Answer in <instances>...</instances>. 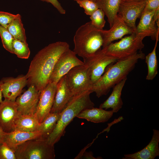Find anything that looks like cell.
Segmentation results:
<instances>
[{"instance_id":"cell-1","label":"cell","mask_w":159,"mask_h":159,"mask_svg":"<svg viewBox=\"0 0 159 159\" xmlns=\"http://www.w3.org/2000/svg\"><path fill=\"white\" fill-rule=\"evenodd\" d=\"M69 49L65 42L49 44L39 51L32 60L26 75L29 87L34 85L40 91L49 83L55 65L60 57Z\"/></svg>"},{"instance_id":"cell-2","label":"cell","mask_w":159,"mask_h":159,"mask_svg":"<svg viewBox=\"0 0 159 159\" xmlns=\"http://www.w3.org/2000/svg\"><path fill=\"white\" fill-rule=\"evenodd\" d=\"M145 54L141 52L123 59H119L106 68L100 78L92 84L90 89L99 98L107 95L111 88L127 78L133 69L138 60L145 59Z\"/></svg>"},{"instance_id":"cell-3","label":"cell","mask_w":159,"mask_h":159,"mask_svg":"<svg viewBox=\"0 0 159 159\" xmlns=\"http://www.w3.org/2000/svg\"><path fill=\"white\" fill-rule=\"evenodd\" d=\"M91 93L87 90L73 96L60 112L54 129L47 139L49 143L54 145L58 142L64 134L67 126L82 111L94 107L95 104L90 97Z\"/></svg>"},{"instance_id":"cell-4","label":"cell","mask_w":159,"mask_h":159,"mask_svg":"<svg viewBox=\"0 0 159 159\" xmlns=\"http://www.w3.org/2000/svg\"><path fill=\"white\" fill-rule=\"evenodd\" d=\"M73 51L83 59L91 56L101 49L103 44L101 30L97 29L90 21L79 27L74 37Z\"/></svg>"},{"instance_id":"cell-5","label":"cell","mask_w":159,"mask_h":159,"mask_svg":"<svg viewBox=\"0 0 159 159\" xmlns=\"http://www.w3.org/2000/svg\"><path fill=\"white\" fill-rule=\"evenodd\" d=\"M14 152L16 159H54L55 156L54 145L43 138L27 141Z\"/></svg>"},{"instance_id":"cell-6","label":"cell","mask_w":159,"mask_h":159,"mask_svg":"<svg viewBox=\"0 0 159 159\" xmlns=\"http://www.w3.org/2000/svg\"><path fill=\"white\" fill-rule=\"evenodd\" d=\"M145 37L134 32L118 42L111 43L102 50L105 54L118 60L125 58L140 51L144 47L143 41Z\"/></svg>"},{"instance_id":"cell-7","label":"cell","mask_w":159,"mask_h":159,"mask_svg":"<svg viewBox=\"0 0 159 159\" xmlns=\"http://www.w3.org/2000/svg\"><path fill=\"white\" fill-rule=\"evenodd\" d=\"M66 76L68 87L74 96L86 91H90L92 85L91 71L86 64H84L73 67Z\"/></svg>"},{"instance_id":"cell-8","label":"cell","mask_w":159,"mask_h":159,"mask_svg":"<svg viewBox=\"0 0 159 159\" xmlns=\"http://www.w3.org/2000/svg\"><path fill=\"white\" fill-rule=\"evenodd\" d=\"M147 0H122L119 6L117 16L135 31L136 21L140 18L144 9Z\"/></svg>"},{"instance_id":"cell-9","label":"cell","mask_w":159,"mask_h":159,"mask_svg":"<svg viewBox=\"0 0 159 159\" xmlns=\"http://www.w3.org/2000/svg\"><path fill=\"white\" fill-rule=\"evenodd\" d=\"M75 52L69 49L60 57L56 62L50 76L49 82L57 84L59 80L73 67L83 65Z\"/></svg>"},{"instance_id":"cell-10","label":"cell","mask_w":159,"mask_h":159,"mask_svg":"<svg viewBox=\"0 0 159 159\" xmlns=\"http://www.w3.org/2000/svg\"><path fill=\"white\" fill-rule=\"evenodd\" d=\"M118 60L105 54L101 49L90 57L84 59V63L90 69L92 84L102 75L108 66L115 63Z\"/></svg>"},{"instance_id":"cell-11","label":"cell","mask_w":159,"mask_h":159,"mask_svg":"<svg viewBox=\"0 0 159 159\" xmlns=\"http://www.w3.org/2000/svg\"><path fill=\"white\" fill-rule=\"evenodd\" d=\"M40 94V91L32 85L23 94L19 95L15 102L19 114L29 115L36 113Z\"/></svg>"},{"instance_id":"cell-12","label":"cell","mask_w":159,"mask_h":159,"mask_svg":"<svg viewBox=\"0 0 159 159\" xmlns=\"http://www.w3.org/2000/svg\"><path fill=\"white\" fill-rule=\"evenodd\" d=\"M57 84L49 82L40 91L36 113L39 123L42 122L50 113L57 90Z\"/></svg>"},{"instance_id":"cell-13","label":"cell","mask_w":159,"mask_h":159,"mask_svg":"<svg viewBox=\"0 0 159 159\" xmlns=\"http://www.w3.org/2000/svg\"><path fill=\"white\" fill-rule=\"evenodd\" d=\"M3 83L1 90L5 99L15 102L22 89L27 84L26 75H21L16 77H4L1 80Z\"/></svg>"},{"instance_id":"cell-14","label":"cell","mask_w":159,"mask_h":159,"mask_svg":"<svg viewBox=\"0 0 159 159\" xmlns=\"http://www.w3.org/2000/svg\"><path fill=\"white\" fill-rule=\"evenodd\" d=\"M19 114L15 101L4 99L0 103V124L4 132L15 130L14 121Z\"/></svg>"},{"instance_id":"cell-15","label":"cell","mask_w":159,"mask_h":159,"mask_svg":"<svg viewBox=\"0 0 159 159\" xmlns=\"http://www.w3.org/2000/svg\"><path fill=\"white\" fill-rule=\"evenodd\" d=\"M103 38V48L115 40L122 39L124 36L130 34L135 31L117 16L112 26L108 30H101Z\"/></svg>"},{"instance_id":"cell-16","label":"cell","mask_w":159,"mask_h":159,"mask_svg":"<svg viewBox=\"0 0 159 159\" xmlns=\"http://www.w3.org/2000/svg\"><path fill=\"white\" fill-rule=\"evenodd\" d=\"M156 10L150 11L144 10L140 18V21L136 26L135 31V32L145 37H150L153 40H156L159 37V28L158 27L153 19Z\"/></svg>"},{"instance_id":"cell-17","label":"cell","mask_w":159,"mask_h":159,"mask_svg":"<svg viewBox=\"0 0 159 159\" xmlns=\"http://www.w3.org/2000/svg\"><path fill=\"white\" fill-rule=\"evenodd\" d=\"M73 96L68 87L65 75L57 84L54 102L50 113H60Z\"/></svg>"},{"instance_id":"cell-18","label":"cell","mask_w":159,"mask_h":159,"mask_svg":"<svg viewBox=\"0 0 159 159\" xmlns=\"http://www.w3.org/2000/svg\"><path fill=\"white\" fill-rule=\"evenodd\" d=\"M159 131L153 130L152 138L144 148L134 153L125 154L124 159H154L159 156Z\"/></svg>"},{"instance_id":"cell-19","label":"cell","mask_w":159,"mask_h":159,"mask_svg":"<svg viewBox=\"0 0 159 159\" xmlns=\"http://www.w3.org/2000/svg\"><path fill=\"white\" fill-rule=\"evenodd\" d=\"M39 138H43L42 133L39 131L30 132L15 130L5 132L3 143L14 151L18 146L27 141Z\"/></svg>"},{"instance_id":"cell-20","label":"cell","mask_w":159,"mask_h":159,"mask_svg":"<svg viewBox=\"0 0 159 159\" xmlns=\"http://www.w3.org/2000/svg\"><path fill=\"white\" fill-rule=\"evenodd\" d=\"M127 78L117 83L112 88V91L108 98L100 105L99 108L107 110L111 108L114 113L117 112L123 105L121 98L123 88Z\"/></svg>"},{"instance_id":"cell-21","label":"cell","mask_w":159,"mask_h":159,"mask_svg":"<svg viewBox=\"0 0 159 159\" xmlns=\"http://www.w3.org/2000/svg\"><path fill=\"white\" fill-rule=\"evenodd\" d=\"M113 113L112 110L107 111L94 107L83 110L76 117L94 123H103L107 121L112 117Z\"/></svg>"},{"instance_id":"cell-22","label":"cell","mask_w":159,"mask_h":159,"mask_svg":"<svg viewBox=\"0 0 159 159\" xmlns=\"http://www.w3.org/2000/svg\"><path fill=\"white\" fill-rule=\"evenodd\" d=\"M39 124L36 113L29 115L19 114L14 121L15 130L34 132L38 131Z\"/></svg>"},{"instance_id":"cell-23","label":"cell","mask_w":159,"mask_h":159,"mask_svg":"<svg viewBox=\"0 0 159 159\" xmlns=\"http://www.w3.org/2000/svg\"><path fill=\"white\" fill-rule=\"evenodd\" d=\"M122 0H96L95 1L99 8L102 9L111 27L117 16L120 5Z\"/></svg>"},{"instance_id":"cell-24","label":"cell","mask_w":159,"mask_h":159,"mask_svg":"<svg viewBox=\"0 0 159 159\" xmlns=\"http://www.w3.org/2000/svg\"><path fill=\"white\" fill-rule=\"evenodd\" d=\"M60 113H50L44 120L40 123L37 131L42 133L43 138L47 140L52 132L59 119Z\"/></svg>"},{"instance_id":"cell-25","label":"cell","mask_w":159,"mask_h":159,"mask_svg":"<svg viewBox=\"0 0 159 159\" xmlns=\"http://www.w3.org/2000/svg\"><path fill=\"white\" fill-rule=\"evenodd\" d=\"M155 43L152 51L145 56V62L148 67V73L146 80H151L154 79L158 73V62L156 54V49L159 37L156 39Z\"/></svg>"},{"instance_id":"cell-26","label":"cell","mask_w":159,"mask_h":159,"mask_svg":"<svg viewBox=\"0 0 159 159\" xmlns=\"http://www.w3.org/2000/svg\"><path fill=\"white\" fill-rule=\"evenodd\" d=\"M7 29L14 39L27 43L25 30L20 14H16Z\"/></svg>"},{"instance_id":"cell-27","label":"cell","mask_w":159,"mask_h":159,"mask_svg":"<svg viewBox=\"0 0 159 159\" xmlns=\"http://www.w3.org/2000/svg\"><path fill=\"white\" fill-rule=\"evenodd\" d=\"M12 47L13 54L18 57L23 59L29 58L30 51L27 43L14 39Z\"/></svg>"},{"instance_id":"cell-28","label":"cell","mask_w":159,"mask_h":159,"mask_svg":"<svg viewBox=\"0 0 159 159\" xmlns=\"http://www.w3.org/2000/svg\"><path fill=\"white\" fill-rule=\"evenodd\" d=\"M0 36L4 48L9 52L13 54L12 45L14 38L6 28L0 25Z\"/></svg>"},{"instance_id":"cell-29","label":"cell","mask_w":159,"mask_h":159,"mask_svg":"<svg viewBox=\"0 0 159 159\" xmlns=\"http://www.w3.org/2000/svg\"><path fill=\"white\" fill-rule=\"evenodd\" d=\"M105 15L102 9L98 8L90 16L91 24L97 29H103L106 23L105 19Z\"/></svg>"},{"instance_id":"cell-30","label":"cell","mask_w":159,"mask_h":159,"mask_svg":"<svg viewBox=\"0 0 159 159\" xmlns=\"http://www.w3.org/2000/svg\"><path fill=\"white\" fill-rule=\"evenodd\" d=\"M76 1L83 8L85 13L87 15L91 16L99 8L96 3L91 0H78Z\"/></svg>"},{"instance_id":"cell-31","label":"cell","mask_w":159,"mask_h":159,"mask_svg":"<svg viewBox=\"0 0 159 159\" xmlns=\"http://www.w3.org/2000/svg\"><path fill=\"white\" fill-rule=\"evenodd\" d=\"M0 159H16L14 152L4 143L0 145Z\"/></svg>"},{"instance_id":"cell-32","label":"cell","mask_w":159,"mask_h":159,"mask_svg":"<svg viewBox=\"0 0 159 159\" xmlns=\"http://www.w3.org/2000/svg\"><path fill=\"white\" fill-rule=\"evenodd\" d=\"M16 16V14L0 11V25L7 28Z\"/></svg>"},{"instance_id":"cell-33","label":"cell","mask_w":159,"mask_h":159,"mask_svg":"<svg viewBox=\"0 0 159 159\" xmlns=\"http://www.w3.org/2000/svg\"><path fill=\"white\" fill-rule=\"evenodd\" d=\"M159 8V0H147L144 10H155Z\"/></svg>"},{"instance_id":"cell-34","label":"cell","mask_w":159,"mask_h":159,"mask_svg":"<svg viewBox=\"0 0 159 159\" xmlns=\"http://www.w3.org/2000/svg\"><path fill=\"white\" fill-rule=\"evenodd\" d=\"M40 1L46 2L51 3L56 8L60 13L62 14H65L66 11L62 6L60 4L57 0H39Z\"/></svg>"},{"instance_id":"cell-35","label":"cell","mask_w":159,"mask_h":159,"mask_svg":"<svg viewBox=\"0 0 159 159\" xmlns=\"http://www.w3.org/2000/svg\"><path fill=\"white\" fill-rule=\"evenodd\" d=\"M82 157L85 159H98L97 158H95L93 156V153L91 151H90L89 152H85V153L84 152L82 157Z\"/></svg>"},{"instance_id":"cell-36","label":"cell","mask_w":159,"mask_h":159,"mask_svg":"<svg viewBox=\"0 0 159 159\" xmlns=\"http://www.w3.org/2000/svg\"><path fill=\"white\" fill-rule=\"evenodd\" d=\"M5 132L3 130L0 124V145L3 143L4 136Z\"/></svg>"},{"instance_id":"cell-37","label":"cell","mask_w":159,"mask_h":159,"mask_svg":"<svg viewBox=\"0 0 159 159\" xmlns=\"http://www.w3.org/2000/svg\"><path fill=\"white\" fill-rule=\"evenodd\" d=\"M3 82L1 81H0V103H1L3 101L2 100L3 94L1 90V86Z\"/></svg>"},{"instance_id":"cell-38","label":"cell","mask_w":159,"mask_h":159,"mask_svg":"<svg viewBox=\"0 0 159 159\" xmlns=\"http://www.w3.org/2000/svg\"><path fill=\"white\" fill-rule=\"evenodd\" d=\"M91 0L95 1H96V0Z\"/></svg>"},{"instance_id":"cell-39","label":"cell","mask_w":159,"mask_h":159,"mask_svg":"<svg viewBox=\"0 0 159 159\" xmlns=\"http://www.w3.org/2000/svg\"><path fill=\"white\" fill-rule=\"evenodd\" d=\"M74 0L75 1H77V0Z\"/></svg>"},{"instance_id":"cell-40","label":"cell","mask_w":159,"mask_h":159,"mask_svg":"<svg viewBox=\"0 0 159 159\" xmlns=\"http://www.w3.org/2000/svg\"><path fill=\"white\" fill-rule=\"evenodd\" d=\"M77 0H77L76 1H77Z\"/></svg>"},{"instance_id":"cell-41","label":"cell","mask_w":159,"mask_h":159,"mask_svg":"<svg viewBox=\"0 0 159 159\" xmlns=\"http://www.w3.org/2000/svg\"></svg>"}]
</instances>
